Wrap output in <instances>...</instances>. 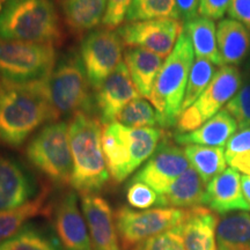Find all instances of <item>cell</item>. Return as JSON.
<instances>
[{
  "label": "cell",
  "instance_id": "cell-1",
  "mask_svg": "<svg viewBox=\"0 0 250 250\" xmlns=\"http://www.w3.org/2000/svg\"><path fill=\"white\" fill-rule=\"evenodd\" d=\"M49 77L0 83V142L19 147L43 123L57 120L50 101Z\"/></svg>",
  "mask_w": 250,
  "mask_h": 250
},
{
  "label": "cell",
  "instance_id": "cell-2",
  "mask_svg": "<svg viewBox=\"0 0 250 250\" xmlns=\"http://www.w3.org/2000/svg\"><path fill=\"white\" fill-rule=\"evenodd\" d=\"M102 125L98 118L78 112L68 125L73 161L71 184L81 195L95 193L110 179L102 148Z\"/></svg>",
  "mask_w": 250,
  "mask_h": 250
},
{
  "label": "cell",
  "instance_id": "cell-3",
  "mask_svg": "<svg viewBox=\"0 0 250 250\" xmlns=\"http://www.w3.org/2000/svg\"><path fill=\"white\" fill-rule=\"evenodd\" d=\"M165 138L160 127H129L112 122L102 132V148L115 182L126 180L154 154Z\"/></svg>",
  "mask_w": 250,
  "mask_h": 250
},
{
  "label": "cell",
  "instance_id": "cell-4",
  "mask_svg": "<svg viewBox=\"0 0 250 250\" xmlns=\"http://www.w3.org/2000/svg\"><path fill=\"white\" fill-rule=\"evenodd\" d=\"M193 57L191 41L183 30L171 54L166 58L149 95L158 115L159 126L170 127L177 124Z\"/></svg>",
  "mask_w": 250,
  "mask_h": 250
},
{
  "label": "cell",
  "instance_id": "cell-5",
  "mask_svg": "<svg viewBox=\"0 0 250 250\" xmlns=\"http://www.w3.org/2000/svg\"><path fill=\"white\" fill-rule=\"evenodd\" d=\"M61 35L51 0H9L0 13V40L52 44Z\"/></svg>",
  "mask_w": 250,
  "mask_h": 250
},
{
  "label": "cell",
  "instance_id": "cell-6",
  "mask_svg": "<svg viewBox=\"0 0 250 250\" xmlns=\"http://www.w3.org/2000/svg\"><path fill=\"white\" fill-rule=\"evenodd\" d=\"M80 54L70 51L57 62L49 77V94L56 116L90 114L95 107Z\"/></svg>",
  "mask_w": 250,
  "mask_h": 250
},
{
  "label": "cell",
  "instance_id": "cell-7",
  "mask_svg": "<svg viewBox=\"0 0 250 250\" xmlns=\"http://www.w3.org/2000/svg\"><path fill=\"white\" fill-rule=\"evenodd\" d=\"M27 159L36 169L57 184L71 183L73 161L65 122L50 123L27 146Z\"/></svg>",
  "mask_w": 250,
  "mask_h": 250
},
{
  "label": "cell",
  "instance_id": "cell-8",
  "mask_svg": "<svg viewBox=\"0 0 250 250\" xmlns=\"http://www.w3.org/2000/svg\"><path fill=\"white\" fill-rule=\"evenodd\" d=\"M56 65L52 44L0 40V76L2 81L26 83L49 77Z\"/></svg>",
  "mask_w": 250,
  "mask_h": 250
},
{
  "label": "cell",
  "instance_id": "cell-9",
  "mask_svg": "<svg viewBox=\"0 0 250 250\" xmlns=\"http://www.w3.org/2000/svg\"><path fill=\"white\" fill-rule=\"evenodd\" d=\"M188 208H155L134 211L122 206L115 212L118 237L123 250H131L151 237L179 227Z\"/></svg>",
  "mask_w": 250,
  "mask_h": 250
},
{
  "label": "cell",
  "instance_id": "cell-10",
  "mask_svg": "<svg viewBox=\"0 0 250 250\" xmlns=\"http://www.w3.org/2000/svg\"><path fill=\"white\" fill-rule=\"evenodd\" d=\"M241 85L239 68L229 65L221 66L198 100L181 114L176 124L177 133L191 132L201 127L233 99Z\"/></svg>",
  "mask_w": 250,
  "mask_h": 250
},
{
  "label": "cell",
  "instance_id": "cell-11",
  "mask_svg": "<svg viewBox=\"0 0 250 250\" xmlns=\"http://www.w3.org/2000/svg\"><path fill=\"white\" fill-rule=\"evenodd\" d=\"M80 57L90 86L98 90L122 62L123 41L117 31L95 30L81 42Z\"/></svg>",
  "mask_w": 250,
  "mask_h": 250
},
{
  "label": "cell",
  "instance_id": "cell-12",
  "mask_svg": "<svg viewBox=\"0 0 250 250\" xmlns=\"http://www.w3.org/2000/svg\"><path fill=\"white\" fill-rule=\"evenodd\" d=\"M184 30V24L177 19H155L124 24L117 30L123 44L140 48L167 58Z\"/></svg>",
  "mask_w": 250,
  "mask_h": 250
},
{
  "label": "cell",
  "instance_id": "cell-13",
  "mask_svg": "<svg viewBox=\"0 0 250 250\" xmlns=\"http://www.w3.org/2000/svg\"><path fill=\"white\" fill-rule=\"evenodd\" d=\"M190 168L184 151L166 139L162 140L154 154L133 176V181L143 182L155 190L159 195Z\"/></svg>",
  "mask_w": 250,
  "mask_h": 250
},
{
  "label": "cell",
  "instance_id": "cell-14",
  "mask_svg": "<svg viewBox=\"0 0 250 250\" xmlns=\"http://www.w3.org/2000/svg\"><path fill=\"white\" fill-rule=\"evenodd\" d=\"M140 94L134 86L126 65L122 62L96 90L94 104L103 124L117 120L120 112Z\"/></svg>",
  "mask_w": 250,
  "mask_h": 250
},
{
  "label": "cell",
  "instance_id": "cell-15",
  "mask_svg": "<svg viewBox=\"0 0 250 250\" xmlns=\"http://www.w3.org/2000/svg\"><path fill=\"white\" fill-rule=\"evenodd\" d=\"M55 229L62 250H92L86 219L78 205L77 193L67 192L55 212Z\"/></svg>",
  "mask_w": 250,
  "mask_h": 250
},
{
  "label": "cell",
  "instance_id": "cell-16",
  "mask_svg": "<svg viewBox=\"0 0 250 250\" xmlns=\"http://www.w3.org/2000/svg\"><path fill=\"white\" fill-rule=\"evenodd\" d=\"M81 206L93 250H121L115 213L108 201L94 193L83 195Z\"/></svg>",
  "mask_w": 250,
  "mask_h": 250
},
{
  "label": "cell",
  "instance_id": "cell-17",
  "mask_svg": "<svg viewBox=\"0 0 250 250\" xmlns=\"http://www.w3.org/2000/svg\"><path fill=\"white\" fill-rule=\"evenodd\" d=\"M205 204L217 214L250 211V206L242 191L241 176L234 168H226L206 184Z\"/></svg>",
  "mask_w": 250,
  "mask_h": 250
},
{
  "label": "cell",
  "instance_id": "cell-18",
  "mask_svg": "<svg viewBox=\"0 0 250 250\" xmlns=\"http://www.w3.org/2000/svg\"><path fill=\"white\" fill-rule=\"evenodd\" d=\"M35 190V180L20 162L0 156V212L26 204Z\"/></svg>",
  "mask_w": 250,
  "mask_h": 250
},
{
  "label": "cell",
  "instance_id": "cell-19",
  "mask_svg": "<svg viewBox=\"0 0 250 250\" xmlns=\"http://www.w3.org/2000/svg\"><path fill=\"white\" fill-rule=\"evenodd\" d=\"M218 215L210 208L203 206L188 208L180 225L186 250H218Z\"/></svg>",
  "mask_w": 250,
  "mask_h": 250
},
{
  "label": "cell",
  "instance_id": "cell-20",
  "mask_svg": "<svg viewBox=\"0 0 250 250\" xmlns=\"http://www.w3.org/2000/svg\"><path fill=\"white\" fill-rule=\"evenodd\" d=\"M236 121L226 109L214 115L201 127L187 133H176L175 142L180 145H201L208 147H224L237 130Z\"/></svg>",
  "mask_w": 250,
  "mask_h": 250
},
{
  "label": "cell",
  "instance_id": "cell-21",
  "mask_svg": "<svg viewBox=\"0 0 250 250\" xmlns=\"http://www.w3.org/2000/svg\"><path fill=\"white\" fill-rule=\"evenodd\" d=\"M205 182L199 174L190 167L159 195V208H190L205 204Z\"/></svg>",
  "mask_w": 250,
  "mask_h": 250
},
{
  "label": "cell",
  "instance_id": "cell-22",
  "mask_svg": "<svg viewBox=\"0 0 250 250\" xmlns=\"http://www.w3.org/2000/svg\"><path fill=\"white\" fill-rule=\"evenodd\" d=\"M217 42L223 66H237L249 54L250 33L239 21L224 19L218 23Z\"/></svg>",
  "mask_w": 250,
  "mask_h": 250
},
{
  "label": "cell",
  "instance_id": "cell-23",
  "mask_svg": "<svg viewBox=\"0 0 250 250\" xmlns=\"http://www.w3.org/2000/svg\"><path fill=\"white\" fill-rule=\"evenodd\" d=\"M164 59L145 49L129 48L124 54V62L137 90L144 98L149 99L155 79L160 72Z\"/></svg>",
  "mask_w": 250,
  "mask_h": 250
},
{
  "label": "cell",
  "instance_id": "cell-24",
  "mask_svg": "<svg viewBox=\"0 0 250 250\" xmlns=\"http://www.w3.org/2000/svg\"><path fill=\"white\" fill-rule=\"evenodd\" d=\"M218 250H250V213L232 212L219 219L217 226Z\"/></svg>",
  "mask_w": 250,
  "mask_h": 250
},
{
  "label": "cell",
  "instance_id": "cell-25",
  "mask_svg": "<svg viewBox=\"0 0 250 250\" xmlns=\"http://www.w3.org/2000/svg\"><path fill=\"white\" fill-rule=\"evenodd\" d=\"M184 31L189 36L196 58H203L217 66H223L218 50L217 28L213 20L197 17L184 23Z\"/></svg>",
  "mask_w": 250,
  "mask_h": 250
},
{
  "label": "cell",
  "instance_id": "cell-26",
  "mask_svg": "<svg viewBox=\"0 0 250 250\" xmlns=\"http://www.w3.org/2000/svg\"><path fill=\"white\" fill-rule=\"evenodd\" d=\"M46 197L48 191L45 190L26 204L0 212V245L20 232L30 219L49 213L50 206L46 204Z\"/></svg>",
  "mask_w": 250,
  "mask_h": 250
},
{
  "label": "cell",
  "instance_id": "cell-27",
  "mask_svg": "<svg viewBox=\"0 0 250 250\" xmlns=\"http://www.w3.org/2000/svg\"><path fill=\"white\" fill-rule=\"evenodd\" d=\"M108 0H62L68 27L77 33L94 29L103 20Z\"/></svg>",
  "mask_w": 250,
  "mask_h": 250
},
{
  "label": "cell",
  "instance_id": "cell-28",
  "mask_svg": "<svg viewBox=\"0 0 250 250\" xmlns=\"http://www.w3.org/2000/svg\"><path fill=\"white\" fill-rule=\"evenodd\" d=\"M183 151L190 165L199 174L205 184L226 169L227 161L224 147L187 145Z\"/></svg>",
  "mask_w": 250,
  "mask_h": 250
},
{
  "label": "cell",
  "instance_id": "cell-29",
  "mask_svg": "<svg viewBox=\"0 0 250 250\" xmlns=\"http://www.w3.org/2000/svg\"><path fill=\"white\" fill-rule=\"evenodd\" d=\"M59 241L51 234L28 223L13 237L0 245V250H62Z\"/></svg>",
  "mask_w": 250,
  "mask_h": 250
},
{
  "label": "cell",
  "instance_id": "cell-30",
  "mask_svg": "<svg viewBox=\"0 0 250 250\" xmlns=\"http://www.w3.org/2000/svg\"><path fill=\"white\" fill-rule=\"evenodd\" d=\"M125 19L129 22L155 19L181 20L176 0H132Z\"/></svg>",
  "mask_w": 250,
  "mask_h": 250
},
{
  "label": "cell",
  "instance_id": "cell-31",
  "mask_svg": "<svg viewBox=\"0 0 250 250\" xmlns=\"http://www.w3.org/2000/svg\"><path fill=\"white\" fill-rule=\"evenodd\" d=\"M214 74L215 67L214 64H212L211 62L203 58H196L193 61L192 67L190 70L189 79H188L186 95H184L182 108H181L182 112L187 110L189 107H191L193 103L198 100L203 92L210 85Z\"/></svg>",
  "mask_w": 250,
  "mask_h": 250
},
{
  "label": "cell",
  "instance_id": "cell-32",
  "mask_svg": "<svg viewBox=\"0 0 250 250\" xmlns=\"http://www.w3.org/2000/svg\"><path fill=\"white\" fill-rule=\"evenodd\" d=\"M116 122L129 127H155L159 125L154 107L142 98L131 101L120 112Z\"/></svg>",
  "mask_w": 250,
  "mask_h": 250
},
{
  "label": "cell",
  "instance_id": "cell-33",
  "mask_svg": "<svg viewBox=\"0 0 250 250\" xmlns=\"http://www.w3.org/2000/svg\"><path fill=\"white\" fill-rule=\"evenodd\" d=\"M225 109L232 115L240 129L250 127V79L246 78L245 83L240 87Z\"/></svg>",
  "mask_w": 250,
  "mask_h": 250
},
{
  "label": "cell",
  "instance_id": "cell-34",
  "mask_svg": "<svg viewBox=\"0 0 250 250\" xmlns=\"http://www.w3.org/2000/svg\"><path fill=\"white\" fill-rule=\"evenodd\" d=\"M131 250H186V247L179 226L158 234Z\"/></svg>",
  "mask_w": 250,
  "mask_h": 250
},
{
  "label": "cell",
  "instance_id": "cell-35",
  "mask_svg": "<svg viewBox=\"0 0 250 250\" xmlns=\"http://www.w3.org/2000/svg\"><path fill=\"white\" fill-rule=\"evenodd\" d=\"M126 201L134 208L148 210L152 206H158L159 193L147 184L131 180L126 188Z\"/></svg>",
  "mask_w": 250,
  "mask_h": 250
},
{
  "label": "cell",
  "instance_id": "cell-36",
  "mask_svg": "<svg viewBox=\"0 0 250 250\" xmlns=\"http://www.w3.org/2000/svg\"><path fill=\"white\" fill-rule=\"evenodd\" d=\"M246 155H250V127H243L234 133L226 144L225 151L227 164Z\"/></svg>",
  "mask_w": 250,
  "mask_h": 250
},
{
  "label": "cell",
  "instance_id": "cell-37",
  "mask_svg": "<svg viewBox=\"0 0 250 250\" xmlns=\"http://www.w3.org/2000/svg\"><path fill=\"white\" fill-rule=\"evenodd\" d=\"M132 0H108L102 23L107 29L117 28L125 20Z\"/></svg>",
  "mask_w": 250,
  "mask_h": 250
},
{
  "label": "cell",
  "instance_id": "cell-38",
  "mask_svg": "<svg viewBox=\"0 0 250 250\" xmlns=\"http://www.w3.org/2000/svg\"><path fill=\"white\" fill-rule=\"evenodd\" d=\"M232 0H201L198 14L210 20H220L224 18Z\"/></svg>",
  "mask_w": 250,
  "mask_h": 250
},
{
  "label": "cell",
  "instance_id": "cell-39",
  "mask_svg": "<svg viewBox=\"0 0 250 250\" xmlns=\"http://www.w3.org/2000/svg\"><path fill=\"white\" fill-rule=\"evenodd\" d=\"M227 13L229 19L239 21L250 33V0H232Z\"/></svg>",
  "mask_w": 250,
  "mask_h": 250
},
{
  "label": "cell",
  "instance_id": "cell-40",
  "mask_svg": "<svg viewBox=\"0 0 250 250\" xmlns=\"http://www.w3.org/2000/svg\"><path fill=\"white\" fill-rule=\"evenodd\" d=\"M180 12L181 21L184 23L198 17V9L201 0H176Z\"/></svg>",
  "mask_w": 250,
  "mask_h": 250
},
{
  "label": "cell",
  "instance_id": "cell-41",
  "mask_svg": "<svg viewBox=\"0 0 250 250\" xmlns=\"http://www.w3.org/2000/svg\"><path fill=\"white\" fill-rule=\"evenodd\" d=\"M230 167L234 169L240 170L245 175H249L250 176V155L241 156V158L234 159L233 161L229 162Z\"/></svg>",
  "mask_w": 250,
  "mask_h": 250
},
{
  "label": "cell",
  "instance_id": "cell-42",
  "mask_svg": "<svg viewBox=\"0 0 250 250\" xmlns=\"http://www.w3.org/2000/svg\"><path fill=\"white\" fill-rule=\"evenodd\" d=\"M241 184H242V191L245 195L247 202L250 206V176L249 175H243L241 176Z\"/></svg>",
  "mask_w": 250,
  "mask_h": 250
},
{
  "label": "cell",
  "instance_id": "cell-43",
  "mask_svg": "<svg viewBox=\"0 0 250 250\" xmlns=\"http://www.w3.org/2000/svg\"><path fill=\"white\" fill-rule=\"evenodd\" d=\"M8 1L9 0H0V13H1V11L5 8V6L7 5Z\"/></svg>",
  "mask_w": 250,
  "mask_h": 250
},
{
  "label": "cell",
  "instance_id": "cell-44",
  "mask_svg": "<svg viewBox=\"0 0 250 250\" xmlns=\"http://www.w3.org/2000/svg\"><path fill=\"white\" fill-rule=\"evenodd\" d=\"M246 78L250 79V58H249V62H248V64H247V67H246Z\"/></svg>",
  "mask_w": 250,
  "mask_h": 250
}]
</instances>
